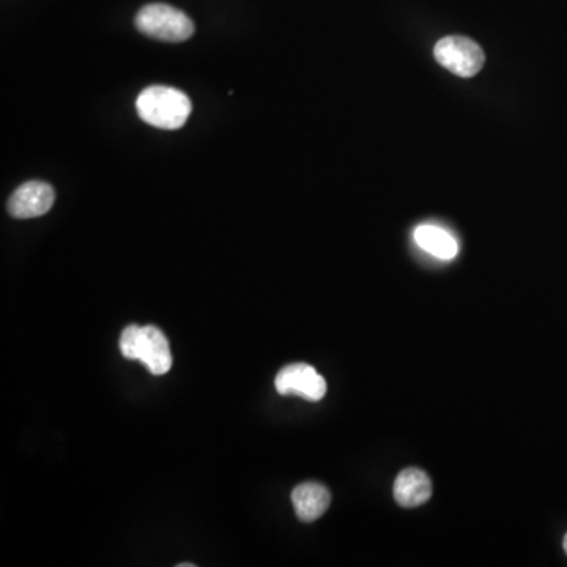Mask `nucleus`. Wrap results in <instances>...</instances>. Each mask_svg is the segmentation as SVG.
Wrapping results in <instances>:
<instances>
[{
	"mask_svg": "<svg viewBox=\"0 0 567 567\" xmlns=\"http://www.w3.org/2000/svg\"><path fill=\"white\" fill-rule=\"evenodd\" d=\"M193 104L185 93L172 87L153 86L145 89L136 101L139 117L161 130H178L185 125Z\"/></svg>",
	"mask_w": 567,
	"mask_h": 567,
	"instance_id": "nucleus-1",
	"label": "nucleus"
},
{
	"mask_svg": "<svg viewBox=\"0 0 567 567\" xmlns=\"http://www.w3.org/2000/svg\"><path fill=\"white\" fill-rule=\"evenodd\" d=\"M178 567H196V564H194V563H182V564H178Z\"/></svg>",
	"mask_w": 567,
	"mask_h": 567,
	"instance_id": "nucleus-10",
	"label": "nucleus"
},
{
	"mask_svg": "<svg viewBox=\"0 0 567 567\" xmlns=\"http://www.w3.org/2000/svg\"><path fill=\"white\" fill-rule=\"evenodd\" d=\"M292 503L298 519L306 523L314 522L330 508V490L319 482H304L293 489Z\"/></svg>",
	"mask_w": 567,
	"mask_h": 567,
	"instance_id": "nucleus-8",
	"label": "nucleus"
},
{
	"mask_svg": "<svg viewBox=\"0 0 567 567\" xmlns=\"http://www.w3.org/2000/svg\"><path fill=\"white\" fill-rule=\"evenodd\" d=\"M136 27L147 37L169 43H180L194 34L193 21L166 4L145 5L136 16Z\"/></svg>",
	"mask_w": 567,
	"mask_h": 567,
	"instance_id": "nucleus-2",
	"label": "nucleus"
},
{
	"mask_svg": "<svg viewBox=\"0 0 567 567\" xmlns=\"http://www.w3.org/2000/svg\"><path fill=\"white\" fill-rule=\"evenodd\" d=\"M134 360L141 361L153 375H164L171 371V345L163 331L156 327H142L138 334Z\"/></svg>",
	"mask_w": 567,
	"mask_h": 567,
	"instance_id": "nucleus-6",
	"label": "nucleus"
},
{
	"mask_svg": "<svg viewBox=\"0 0 567 567\" xmlns=\"http://www.w3.org/2000/svg\"><path fill=\"white\" fill-rule=\"evenodd\" d=\"M432 497V482L419 468H407L394 482V498L402 508H418Z\"/></svg>",
	"mask_w": 567,
	"mask_h": 567,
	"instance_id": "nucleus-7",
	"label": "nucleus"
},
{
	"mask_svg": "<svg viewBox=\"0 0 567 567\" xmlns=\"http://www.w3.org/2000/svg\"><path fill=\"white\" fill-rule=\"evenodd\" d=\"M435 60L441 67L460 78H473L484 67L486 56L476 41L467 37L441 38L434 48Z\"/></svg>",
	"mask_w": 567,
	"mask_h": 567,
	"instance_id": "nucleus-3",
	"label": "nucleus"
},
{
	"mask_svg": "<svg viewBox=\"0 0 567 567\" xmlns=\"http://www.w3.org/2000/svg\"><path fill=\"white\" fill-rule=\"evenodd\" d=\"M563 545H564V550H566V553H567V534H566V536H564Z\"/></svg>",
	"mask_w": 567,
	"mask_h": 567,
	"instance_id": "nucleus-11",
	"label": "nucleus"
},
{
	"mask_svg": "<svg viewBox=\"0 0 567 567\" xmlns=\"http://www.w3.org/2000/svg\"><path fill=\"white\" fill-rule=\"evenodd\" d=\"M413 237L419 248L429 252L437 259L453 260L459 252L456 238L434 224H423V226L416 227Z\"/></svg>",
	"mask_w": 567,
	"mask_h": 567,
	"instance_id": "nucleus-9",
	"label": "nucleus"
},
{
	"mask_svg": "<svg viewBox=\"0 0 567 567\" xmlns=\"http://www.w3.org/2000/svg\"><path fill=\"white\" fill-rule=\"evenodd\" d=\"M54 201L56 193L51 185L32 180L16 189L8 201V212L13 218H38L51 210Z\"/></svg>",
	"mask_w": 567,
	"mask_h": 567,
	"instance_id": "nucleus-5",
	"label": "nucleus"
},
{
	"mask_svg": "<svg viewBox=\"0 0 567 567\" xmlns=\"http://www.w3.org/2000/svg\"><path fill=\"white\" fill-rule=\"evenodd\" d=\"M276 390L282 396L298 394L306 401H322L327 394L325 378L309 364L297 363L284 367L276 375Z\"/></svg>",
	"mask_w": 567,
	"mask_h": 567,
	"instance_id": "nucleus-4",
	"label": "nucleus"
}]
</instances>
